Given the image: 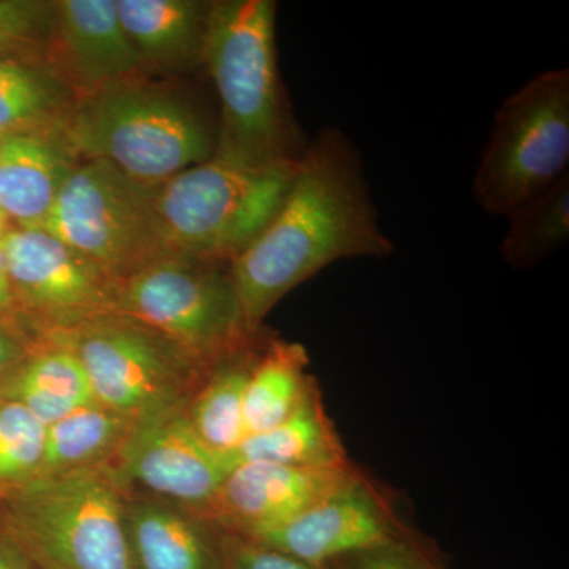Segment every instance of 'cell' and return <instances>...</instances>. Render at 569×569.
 Instances as JSON below:
<instances>
[{"label":"cell","mask_w":569,"mask_h":569,"mask_svg":"<svg viewBox=\"0 0 569 569\" xmlns=\"http://www.w3.org/2000/svg\"><path fill=\"white\" fill-rule=\"evenodd\" d=\"M239 462L224 479L208 520L227 533L250 538L296 518L356 470Z\"/></svg>","instance_id":"14"},{"label":"cell","mask_w":569,"mask_h":569,"mask_svg":"<svg viewBox=\"0 0 569 569\" xmlns=\"http://www.w3.org/2000/svg\"><path fill=\"white\" fill-rule=\"evenodd\" d=\"M126 501L110 468L40 479L0 500V527L36 569H133Z\"/></svg>","instance_id":"4"},{"label":"cell","mask_w":569,"mask_h":569,"mask_svg":"<svg viewBox=\"0 0 569 569\" xmlns=\"http://www.w3.org/2000/svg\"><path fill=\"white\" fill-rule=\"evenodd\" d=\"M508 224L500 250L516 271L548 260L569 239V176L507 213Z\"/></svg>","instance_id":"24"},{"label":"cell","mask_w":569,"mask_h":569,"mask_svg":"<svg viewBox=\"0 0 569 569\" xmlns=\"http://www.w3.org/2000/svg\"><path fill=\"white\" fill-rule=\"evenodd\" d=\"M61 132L80 162L100 160L156 187L212 159L217 118L190 97L138 80L77 100Z\"/></svg>","instance_id":"3"},{"label":"cell","mask_w":569,"mask_h":569,"mask_svg":"<svg viewBox=\"0 0 569 569\" xmlns=\"http://www.w3.org/2000/svg\"><path fill=\"white\" fill-rule=\"evenodd\" d=\"M238 462H266L298 468H347L353 466L335 421L326 410L320 383L279 426L246 437Z\"/></svg>","instance_id":"18"},{"label":"cell","mask_w":569,"mask_h":569,"mask_svg":"<svg viewBox=\"0 0 569 569\" xmlns=\"http://www.w3.org/2000/svg\"><path fill=\"white\" fill-rule=\"evenodd\" d=\"M413 530L400 516L391 492L356 467L342 485L301 515L246 539L326 567Z\"/></svg>","instance_id":"12"},{"label":"cell","mask_w":569,"mask_h":569,"mask_svg":"<svg viewBox=\"0 0 569 569\" xmlns=\"http://www.w3.org/2000/svg\"><path fill=\"white\" fill-rule=\"evenodd\" d=\"M295 167L253 170L212 157L157 186V213L171 257L230 264L271 222Z\"/></svg>","instance_id":"6"},{"label":"cell","mask_w":569,"mask_h":569,"mask_svg":"<svg viewBox=\"0 0 569 569\" xmlns=\"http://www.w3.org/2000/svg\"><path fill=\"white\" fill-rule=\"evenodd\" d=\"M392 252L361 151L342 130L323 127L296 163L271 222L231 261L230 274L247 323L258 331L284 296L328 266Z\"/></svg>","instance_id":"1"},{"label":"cell","mask_w":569,"mask_h":569,"mask_svg":"<svg viewBox=\"0 0 569 569\" xmlns=\"http://www.w3.org/2000/svg\"><path fill=\"white\" fill-rule=\"evenodd\" d=\"M306 347L282 337L264 335L247 381L244 425L247 437L279 426L301 406L317 378L309 372Z\"/></svg>","instance_id":"21"},{"label":"cell","mask_w":569,"mask_h":569,"mask_svg":"<svg viewBox=\"0 0 569 569\" xmlns=\"http://www.w3.org/2000/svg\"><path fill=\"white\" fill-rule=\"evenodd\" d=\"M0 316L14 317V298L11 290L9 269H7L6 252L0 244Z\"/></svg>","instance_id":"31"},{"label":"cell","mask_w":569,"mask_h":569,"mask_svg":"<svg viewBox=\"0 0 569 569\" xmlns=\"http://www.w3.org/2000/svg\"><path fill=\"white\" fill-rule=\"evenodd\" d=\"M77 97L43 63L0 56V133L61 127Z\"/></svg>","instance_id":"23"},{"label":"cell","mask_w":569,"mask_h":569,"mask_svg":"<svg viewBox=\"0 0 569 569\" xmlns=\"http://www.w3.org/2000/svg\"><path fill=\"white\" fill-rule=\"evenodd\" d=\"M326 567L331 569H449L437 546L417 530L388 545L342 557Z\"/></svg>","instance_id":"27"},{"label":"cell","mask_w":569,"mask_h":569,"mask_svg":"<svg viewBox=\"0 0 569 569\" xmlns=\"http://www.w3.org/2000/svg\"><path fill=\"white\" fill-rule=\"evenodd\" d=\"M567 176L569 70H546L498 108L475 173V201L505 217Z\"/></svg>","instance_id":"7"},{"label":"cell","mask_w":569,"mask_h":569,"mask_svg":"<svg viewBox=\"0 0 569 569\" xmlns=\"http://www.w3.org/2000/svg\"><path fill=\"white\" fill-rule=\"evenodd\" d=\"M133 421L91 403L47 427L40 479L111 468L132 437Z\"/></svg>","instance_id":"20"},{"label":"cell","mask_w":569,"mask_h":569,"mask_svg":"<svg viewBox=\"0 0 569 569\" xmlns=\"http://www.w3.org/2000/svg\"><path fill=\"white\" fill-rule=\"evenodd\" d=\"M78 163L61 127L0 133V213L11 227L43 228Z\"/></svg>","instance_id":"15"},{"label":"cell","mask_w":569,"mask_h":569,"mask_svg":"<svg viewBox=\"0 0 569 569\" xmlns=\"http://www.w3.org/2000/svg\"><path fill=\"white\" fill-rule=\"evenodd\" d=\"M0 569H36L20 546L0 527Z\"/></svg>","instance_id":"30"},{"label":"cell","mask_w":569,"mask_h":569,"mask_svg":"<svg viewBox=\"0 0 569 569\" xmlns=\"http://www.w3.org/2000/svg\"><path fill=\"white\" fill-rule=\"evenodd\" d=\"M11 224L9 223V220L0 213V238L6 234V231L9 230Z\"/></svg>","instance_id":"32"},{"label":"cell","mask_w":569,"mask_h":569,"mask_svg":"<svg viewBox=\"0 0 569 569\" xmlns=\"http://www.w3.org/2000/svg\"><path fill=\"white\" fill-rule=\"evenodd\" d=\"M0 244L13 290L14 317L33 339L116 313L119 282L44 228L10 227Z\"/></svg>","instance_id":"10"},{"label":"cell","mask_w":569,"mask_h":569,"mask_svg":"<svg viewBox=\"0 0 569 569\" xmlns=\"http://www.w3.org/2000/svg\"><path fill=\"white\" fill-rule=\"evenodd\" d=\"M54 13L56 0H0V56L44 66Z\"/></svg>","instance_id":"26"},{"label":"cell","mask_w":569,"mask_h":569,"mask_svg":"<svg viewBox=\"0 0 569 569\" xmlns=\"http://www.w3.org/2000/svg\"><path fill=\"white\" fill-rule=\"evenodd\" d=\"M47 426L22 403L0 397V500L40 478Z\"/></svg>","instance_id":"25"},{"label":"cell","mask_w":569,"mask_h":569,"mask_svg":"<svg viewBox=\"0 0 569 569\" xmlns=\"http://www.w3.org/2000/svg\"><path fill=\"white\" fill-rule=\"evenodd\" d=\"M276 20L274 0H216L209 11L203 67L219 103L213 159L234 167L298 163L309 144L280 80Z\"/></svg>","instance_id":"2"},{"label":"cell","mask_w":569,"mask_h":569,"mask_svg":"<svg viewBox=\"0 0 569 569\" xmlns=\"http://www.w3.org/2000/svg\"><path fill=\"white\" fill-rule=\"evenodd\" d=\"M186 407L137 425L110 470L126 493L164 501L208 520L219 489L239 462L197 436Z\"/></svg>","instance_id":"11"},{"label":"cell","mask_w":569,"mask_h":569,"mask_svg":"<svg viewBox=\"0 0 569 569\" xmlns=\"http://www.w3.org/2000/svg\"><path fill=\"white\" fill-rule=\"evenodd\" d=\"M157 186L100 160H81L63 183L44 230L121 283L171 257L156 204Z\"/></svg>","instance_id":"8"},{"label":"cell","mask_w":569,"mask_h":569,"mask_svg":"<svg viewBox=\"0 0 569 569\" xmlns=\"http://www.w3.org/2000/svg\"><path fill=\"white\" fill-rule=\"evenodd\" d=\"M36 346L31 332L13 316H0V395Z\"/></svg>","instance_id":"29"},{"label":"cell","mask_w":569,"mask_h":569,"mask_svg":"<svg viewBox=\"0 0 569 569\" xmlns=\"http://www.w3.org/2000/svg\"><path fill=\"white\" fill-rule=\"evenodd\" d=\"M0 397L22 403L47 427L78 408L96 403L77 356L47 339H36Z\"/></svg>","instance_id":"22"},{"label":"cell","mask_w":569,"mask_h":569,"mask_svg":"<svg viewBox=\"0 0 569 569\" xmlns=\"http://www.w3.org/2000/svg\"><path fill=\"white\" fill-rule=\"evenodd\" d=\"M44 66L77 100L146 80L144 63L123 32L118 0H56Z\"/></svg>","instance_id":"13"},{"label":"cell","mask_w":569,"mask_h":569,"mask_svg":"<svg viewBox=\"0 0 569 569\" xmlns=\"http://www.w3.org/2000/svg\"><path fill=\"white\" fill-rule=\"evenodd\" d=\"M36 339L69 348L96 402L134 425L189 403L211 367L156 329L119 313L89 318Z\"/></svg>","instance_id":"5"},{"label":"cell","mask_w":569,"mask_h":569,"mask_svg":"<svg viewBox=\"0 0 569 569\" xmlns=\"http://www.w3.org/2000/svg\"><path fill=\"white\" fill-rule=\"evenodd\" d=\"M263 339L261 329L244 347L213 362L203 383L187 403L186 415L194 432L220 455L238 459L236 452L246 440L247 381Z\"/></svg>","instance_id":"19"},{"label":"cell","mask_w":569,"mask_h":569,"mask_svg":"<svg viewBox=\"0 0 569 569\" xmlns=\"http://www.w3.org/2000/svg\"><path fill=\"white\" fill-rule=\"evenodd\" d=\"M133 569H227L223 530L183 509L127 493Z\"/></svg>","instance_id":"16"},{"label":"cell","mask_w":569,"mask_h":569,"mask_svg":"<svg viewBox=\"0 0 569 569\" xmlns=\"http://www.w3.org/2000/svg\"><path fill=\"white\" fill-rule=\"evenodd\" d=\"M116 313L156 329L206 366L263 329L247 323L230 264L186 257L163 258L122 280Z\"/></svg>","instance_id":"9"},{"label":"cell","mask_w":569,"mask_h":569,"mask_svg":"<svg viewBox=\"0 0 569 569\" xmlns=\"http://www.w3.org/2000/svg\"><path fill=\"white\" fill-rule=\"evenodd\" d=\"M212 2L118 0L119 20L146 70L186 71L203 66Z\"/></svg>","instance_id":"17"},{"label":"cell","mask_w":569,"mask_h":569,"mask_svg":"<svg viewBox=\"0 0 569 569\" xmlns=\"http://www.w3.org/2000/svg\"><path fill=\"white\" fill-rule=\"evenodd\" d=\"M223 552L227 569H331L264 548L227 531H223Z\"/></svg>","instance_id":"28"}]
</instances>
